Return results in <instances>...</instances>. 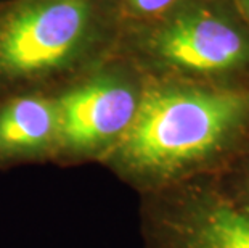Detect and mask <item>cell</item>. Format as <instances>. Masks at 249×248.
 Listing matches in <instances>:
<instances>
[{"label":"cell","mask_w":249,"mask_h":248,"mask_svg":"<svg viewBox=\"0 0 249 248\" xmlns=\"http://www.w3.org/2000/svg\"><path fill=\"white\" fill-rule=\"evenodd\" d=\"M249 124V92L150 79L135 123L103 166L140 195L209 177Z\"/></svg>","instance_id":"obj_1"},{"label":"cell","mask_w":249,"mask_h":248,"mask_svg":"<svg viewBox=\"0 0 249 248\" xmlns=\"http://www.w3.org/2000/svg\"><path fill=\"white\" fill-rule=\"evenodd\" d=\"M118 0H2L0 102L52 95L118 52Z\"/></svg>","instance_id":"obj_2"},{"label":"cell","mask_w":249,"mask_h":248,"mask_svg":"<svg viewBox=\"0 0 249 248\" xmlns=\"http://www.w3.org/2000/svg\"><path fill=\"white\" fill-rule=\"evenodd\" d=\"M118 52L150 79L227 86L249 66V28L227 0H180L162 17L123 21Z\"/></svg>","instance_id":"obj_3"},{"label":"cell","mask_w":249,"mask_h":248,"mask_svg":"<svg viewBox=\"0 0 249 248\" xmlns=\"http://www.w3.org/2000/svg\"><path fill=\"white\" fill-rule=\"evenodd\" d=\"M148 82L130 58L116 52L55 95L60 123L55 165H103L134 126Z\"/></svg>","instance_id":"obj_4"},{"label":"cell","mask_w":249,"mask_h":248,"mask_svg":"<svg viewBox=\"0 0 249 248\" xmlns=\"http://www.w3.org/2000/svg\"><path fill=\"white\" fill-rule=\"evenodd\" d=\"M145 248H249V210L211 177L142 195Z\"/></svg>","instance_id":"obj_5"},{"label":"cell","mask_w":249,"mask_h":248,"mask_svg":"<svg viewBox=\"0 0 249 248\" xmlns=\"http://www.w3.org/2000/svg\"><path fill=\"white\" fill-rule=\"evenodd\" d=\"M58 105L52 95H21L0 102V170L53 163Z\"/></svg>","instance_id":"obj_6"},{"label":"cell","mask_w":249,"mask_h":248,"mask_svg":"<svg viewBox=\"0 0 249 248\" xmlns=\"http://www.w3.org/2000/svg\"><path fill=\"white\" fill-rule=\"evenodd\" d=\"M180 0H118L123 21L143 23L162 17Z\"/></svg>","instance_id":"obj_7"},{"label":"cell","mask_w":249,"mask_h":248,"mask_svg":"<svg viewBox=\"0 0 249 248\" xmlns=\"http://www.w3.org/2000/svg\"><path fill=\"white\" fill-rule=\"evenodd\" d=\"M231 3L235 5L238 15H240L241 19L245 21V24L249 28V0H233Z\"/></svg>","instance_id":"obj_8"}]
</instances>
